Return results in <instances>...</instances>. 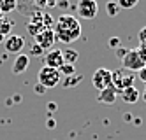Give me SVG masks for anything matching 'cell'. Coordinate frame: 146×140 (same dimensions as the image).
I'll return each instance as SVG.
<instances>
[{"label": "cell", "mask_w": 146, "mask_h": 140, "mask_svg": "<svg viewBox=\"0 0 146 140\" xmlns=\"http://www.w3.org/2000/svg\"><path fill=\"white\" fill-rule=\"evenodd\" d=\"M118 4H116V0H111V2H108L106 4V11H108V14L111 16V18H114V16H116L118 14Z\"/></svg>", "instance_id": "ac0fdd59"}, {"label": "cell", "mask_w": 146, "mask_h": 140, "mask_svg": "<svg viewBox=\"0 0 146 140\" xmlns=\"http://www.w3.org/2000/svg\"><path fill=\"white\" fill-rule=\"evenodd\" d=\"M120 60H121V67L127 68V70H130V72H139V70H143L144 65H146V63L143 61V58L139 56V53L135 51V49H129Z\"/></svg>", "instance_id": "5b68a950"}, {"label": "cell", "mask_w": 146, "mask_h": 140, "mask_svg": "<svg viewBox=\"0 0 146 140\" xmlns=\"http://www.w3.org/2000/svg\"><path fill=\"white\" fill-rule=\"evenodd\" d=\"M32 55H44V49H40L35 42H34V46H32Z\"/></svg>", "instance_id": "7402d4cb"}, {"label": "cell", "mask_w": 146, "mask_h": 140, "mask_svg": "<svg viewBox=\"0 0 146 140\" xmlns=\"http://www.w3.org/2000/svg\"><path fill=\"white\" fill-rule=\"evenodd\" d=\"M118 95H120V98H121L125 103H135V102L141 98V93L137 91V88H135V86L125 88V89H123V91H120Z\"/></svg>", "instance_id": "4fadbf2b"}, {"label": "cell", "mask_w": 146, "mask_h": 140, "mask_svg": "<svg viewBox=\"0 0 146 140\" xmlns=\"http://www.w3.org/2000/svg\"><path fill=\"white\" fill-rule=\"evenodd\" d=\"M34 39H35V44H37L40 49H44V51H48L49 47H53V44L56 42V37H55L53 28L42 30V32H40V34H37Z\"/></svg>", "instance_id": "ba28073f"}, {"label": "cell", "mask_w": 146, "mask_h": 140, "mask_svg": "<svg viewBox=\"0 0 146 140\" xmlns=\"http://www.w3.org/2000/svg\"><path fill=\"white\" fill-rule=\"evenodd\" d=\"M58 70H60V74H64L65 77H69V75H74V74H76L74 65H69V63H64V65H62Z\"/></svg>", "instance_id": "ffe728a7"}, {"label": "cell", "mask_w": 146, "mask_h": 140, "mask_svg": "<svg viewBox=\"0 0 146 140\" xmlns=\"http://www.w3.org/2000/svg\"><path fill=\"white\" fill-rule=\"evenodd\" d=\"M97 100L100 103H106V105H113L114 102L118 100V91L113 88V86H109V88L106 89H102L99 91V96H97Z\"/></svg>", "instance_id": "8fae6325"}, {"label": "cell", "mask_w": 146, "mask_h": 140, "mask_svg": "<svg viewBox=\"0 0 146 140\" xmlns=\"http://www.w3.org/2000/svg\"><path fill=\"white\" fill-rule=\"evenodd\" d=\"M44 63L49 68H60L64 65V55H62L60 49H51L48 53H44Z\"/></svg>", "instance_id": "30bf717a"}, {"label": "cell", "mask_w": 146, "mask_h": 140, "mask_svg": "<svg viewBox=\"0 0 146 140\" xmlns=\"http://www.w3.org/2000/svg\"><path fill=\"white\" fill-rule=\"evenodd\" d=\"M92 84H93V88H97L99 91L109 88V86H111V70L97 68L95 74L92 75Z\"/></svg>", "instance_id": "52a82bcc"}, {"label": "cell", "mask_w": 146, "mask_h": 140, "mask_svg": "<svg viewBox=\"0 0 146 140\" xmlns=\"http://www.w3.org/2000/svg\"><path fill=\"white\" fill-rule=\"evenodd\" d=\"M37 79H39V84L42 86L44 89H49V88H55V86L60 84L62 74H60V70H56V68H49V67L44 65L42 68L39 70Z\"/></svg>", "instance_id": "277c9868"}, {"label": "cell", "mask_w": 146, "mask_h": 140, "mask_svg": "<svg viewBox=\"0 0 146 140\" xmlns=\"http://www.w3.org/2000/svg\"><path fill=\"white\" fill-rule=\"evenodd\" d=\"M4 40H5V37H4V35H0V44H4Z\"/></svg>", "instance_id": "f1b7e54d"}, {"label": "cell", "mask_w": 146, "mask_h": 140, "mask_svg": "<svg viewBox=\"0 0 146 140\" xmlns=\"http://www.w3.org/2000/svg\"><path fill=\"white\" fill-rule=\"evenodd\" d=\"M14 28V21L9 19L7 16H2L0 18V35L4 37H9L11 35V30Z\"/></svg>", "instance_id": "5bb4252c"}, {"label": "cell", "mask_w": 146, "mask_h": 140, "mask_svg": "<svg viewBox=\"0 0 146 140\" xmlns=\"http://www.w3.org/2000/svg\"><path fill=\"white\" fill-rule=\"evenodd\" d=\"M62 55H64V63H69V65H74L79 58V53L74 49H65V51H62Z\"/></svg>", "instance_id": "2e32d148"}, {"label": "cell", "mask_w": 146, "mask_h": 140, "mask_svg": "<svg viewBox=\"0 0 146 140\" xmlns=\"http://www.w3.org/2000/svg\"><path fill=\"white\" fill-rule=\"evenodd\" d=\"M18 7V0H0V12L9 14Z\"/></svg>", "instance_id": "9a60e30c"}, {"label": "cell", "mask_w": 146, "mask_h": 140, "mask_svg": "<svg viewBox=\"0 0 146 140\" xmlns=\"http://www.w3.org/2000/svg\"><path fill=\"white\" fill-rule=\"evenodd\" d=\"M2 16H4V14H2V12H0V18H2Z\"/></svg>", "instance_id": "f546056e"}, {"label": "cell", "mask_w": 146, "mask_h": 140, "mask_svg": "<svg viewBox=\"0 0 146 140\" xmlns=\"http://www.w3.org/2000/svg\"><path fill=\"white\" fill-rule=\"evenodd\" d=\"M78 16L83 19H93L99 14V5H97V0H79L78 2Z\"/></svg>", "instance_id": "8992f818"}, {"label": "cell", "mask_w": 146, "mask_h": 140, "mask_svg": "<svg viewBox=\"0 0 146 140\" xmlns=\"http://www.w3.org/2000/svg\"><path fill=\"white\" fill-rule=\"evenodd\" d=\"M109 46H111V47H116V46L120 47V39H116V37H113V39L109 40Z\"/></svg>", "instance_id": "d4e9b609"}, {"label": "cell", "mask_w": 146, "mask_h": 140, "mask_svg": "<svg viewBox=\"0 0 146 140\" xmlns=\"http://www.w3.org/2000/svg\"><path fill=\"white\" fill-rule=\"evenodd\" d=\"M53 32L58 42L72 44L81 37V23L72 14H62L53 25Z\"/></svg>", "instance_id": "6da1fadb"}, {"label": "cell", "mask_w": 146, "mask_h": 140, "mask_svg": "<svg viewBox=\"0 0 146 140\" xmlns=\"http://www.w3.org/2000/svg\"><path fill=\"white\" fill-rule=\"evenodd\" d=\"M141 98H143V100L146 102V88H144V91H143V95H141Z\"/></svg>", "instance_id": "83f0119b"}, {"label": "cell", "mask_w": 146, "mask_h": 140, "mask_svg": "<svg viewBox=\"0 0 146 140\" xmlns=\"http://www.w3.org/2000/svg\"><path fill=\"white\" fill-rule=\"evenodd\" d=\"M134 79H135V75L134 72L127 70V68H116V70H111V86L114 89H116L118 93L123 91L125 88H130V86H134Z\"/></svg>", "instance_id": "7a4b0ae2"}, {"label": "cell", "mask_w": 146, "mask_h": 140, "mask_svg": "<svg viewBox=\"0 0 146 140\" xmlns=\"http://www.w3.org/2000/svg\"><path fill=\"white\" fill-rule=\"evenodd\" d=\"M53 25V19H51L49 14H44V12H37L32 16V19H30V23L27 25V32L32 37H35L37 34H40L42 30L46 28H53L51 26Z\"/></svg>", "instance_id": "3957f363"}, {"label": "cell", "mask_w": 146, "mask_h": 140, "mask_svg": "<svg viewBox=\"0 0 146 140\" xmlns=\"http://www.w3.org/2000/svg\"><path fill=\"white\" fill-rule=\"evenodd\" d=\"M139 42H146V26H143L141 30H139Z\"/></svg>", "instance_id": "603a6c76"}, {"label": "cell", "mask_w": 146, "mask_h": 140, "mask_svg": "<svg viewBox=\"0 0 146 140\" xmlns=\"http://www.w3.org/2000/svg\"><path fill=\"white\" fill-rule=\"evenodd\" d=\"M83 81V75H69V77H65V79H62V84L65 86V88H72V86H78V82H81Z\"/></svg>", "instance_id": "e0dca14e"}, {"label": "cell", "mask_w": 146, "mask_h": 140, "mask_svg": "<svg viewBox=\"0 0 146 140\" xmlns=\"http://www.w3.org/2000/svg\"><path fill=\"white\" fill-rule=\"evenodd\" d=\"M42 91H44V88H42V86L39 84V86H37V93H42Z\"/></svg>", "instance_id": "4316f807"}, {"label": "cell", "mask_w": 146, "mask_h": 140, "mask_svg": "<svg viewBox=\"0 0 146 140\" xmlns=\"http://www.w3.org/2000/svg\"><path fill=\"white\" fill-rule=\"evenodd\" d=\"M4 47L7 53H13V55H19L21 53V49L25 47V39L21 35H14L11 34L9 37H5L4 40Z\"/></svg>", "instance_id": "9c48e42d"}, {"label": "cell", "mask_w": 146, "mask_h": 140, "mask_svg": "<svg viewBox=\"0 0 146 140\" xmlns=\"http://www.w3.org/2000/svg\"><path fill=\"white\" fill-rule=\"evenodd\" d=\"M127 51H129V49H120V51H116V55H118V56L121 58V56H123V55H125V53H127Z\"/></svg>", "instance_id": "484cf974"}, {"label": "cell", "mask_w": 146, "mask_h": 140, "mask_svg": "<svg viewBox=\"0 0 146 140\" xmlns=\"http://www.w3.org/2000/svg\"><path fill=\"white\" fill-rule=\"evenodd\" d=\"M135 51L139 53V56H141V58H143V61L146 63V42H141V44H139V47L135 49Z\"/></svg>", "instance_id": "44dd1931"}, {"label": "cell", "mask_w": 146, "mask_h": 140, "mask_svg": "<svg viewBox=\"0 0 146 140\" xmlns=\"http://www.w3.org/2000/svg\"><path fill=\"white\" fill-rule=\"evenodd\" d=\"M137 75H139V79H141L143 82H146V65H144V68H143V70H139V72H137Z\"/></svg>", "instance_id": "cb8c5ba5"}, {"label": "cell", "mask_w": 146, "mask_h": 140, "mask_svg": "<svg viewBox=\"0 0 146 140\" xmlns=\"http://www.w3.org/2000/svg\"><path fill=\"white\" fill-rule=\"evenodd\" d=\"M116 4L120 9H132L139 4V0H116Z\"/></svg>", "instance_id": "d6986e66"}, {"label": "cell", "mask_w": 146, "mask_h": 140, "mask_svg": "<svg viewBox=\"0 0 146 140\" xmlns=\"http://www.w3.org/2000/svg\"><path fill=\"white\" fill-rule=\"evenodd\" d=\"M30 65V56L28 55H23V53H19V55L16 56L14 63H13V74H23Z\"/></svg>", "instance_id": "7c38bea8"}]
</instances>
